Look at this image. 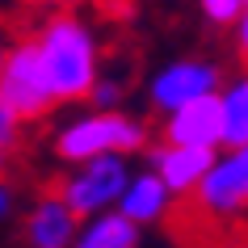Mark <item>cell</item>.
<instances>
[{
  "label": "cell",
  "instance_id": "17",
  "mask_svg": "<svg viewBox=\"0 0 248 248\" xmlns=\"http://www.w3.org/2000/svg\"><path fill=\"white\" fill-rule=\"evenodd\" d=\"M34 9H42V13H55V9H76L80 0H30Z\"/></svg>",
  "mask_w": 248,
  "mask_h": 248
},
{
  "label": "cell",
  "instance_id": "6",
  "mask_svg": "<svg viewBox=\"0 0 248 248\" xmlns=\"http://www.w3.org/2000/svg\"><path fill=\"white\" fill-rule=\"evenodd\" d=\"M223 80H227V72L215 59H198V55L172 59L160 72H152V80H147V101H152V109L169 114V109H177L185 101H198V97L219 93Z\"/></svg>",
  "mask_w": 248,
  "mask_h": 248
},
{
  "label": "cell",
  "instance_id": "10",
  "mask_svg": "<svg viewBox=\"0 0 248 248\" xmlns=\"http://www.w3.org/2000/svg\"><path fill=\"white\" fill-rule=\"evenodd\" d=\"M160 139L164 143H189V147H219V105H215V93L169 109L164 122H160Z\"/></svg>",
  "mask_w": 248,
  "mask_h": 248
},
{
  "label": "cell",
  "instance_id": "8",
  "mask_svg": "<svg viewBox=\"0 0 248 248\" xmlns=\"http://www.w3.org/2000/svg\"><path fill=\"white\" fill-rule=\"evenodd\" d=\"M143 152H147V169L169 185V194L172 198H189V189L198 185V177L206 172L210 156H215L219 147H189V143H160V147H152L147 143Z\"/></svg>",
  "mask_w": 248,
  "mask_h": 248
},
{
  "label": "cell",
  "instance_id": "4",
  "mask_svg": "<svg viewBox=\"0 0 248 248\" xmlns=\"http://www.w3.org/2000/svg\"><path fill=\"white\" fill-rule=\"evenodd\" d=\"M126 172H131V156H89V160L67 164V172L55 185V194L72 206L76 219H84V215L114 206L122 185H126Z\"/></svg>",
  "mask_w": 248,
  "mask_h": 248
},
{
  "label": "cell",
  "instance_id": "13",
  "mask_svg": "<svg viewBox=\"0 0 248 248\" xmlns=\"http://www.w3.org/2000/svg\"><path fill=\"white\" fill-rule=\"evenodd\" d=\"M89 105L97 109H118V105H126V76H114V72H97V80L89 84Z\"/></svg>",
  "mask_w": 248,
  "mask_h": 248
},
{
  "label": "cell",
  "instance_id": "15",
  "mask_svg": "<svg viewBox=\"0 0 248 248\" xmlns=\"http://www.w3.org/2000/svg\"><path fill=\"white\" fill-rule=\"evenodd\" d=\"M21 139H26V122H21V114H13L9 105L0 101V152L13 156L17 147H21Z\"/></svg>",
  "mask_w": 248,
  "mask_h": 248
},
{
  "label": "cell",
  "instance_id": "19",
  "mask_svg": "<svg viewBox=\"0 0 248 248\" xmlns=\"http://www.w3.org/2000/svg\"><path fill=\"white\" fill-rule=\"evenodd\" d=\"M4 46H9V42H4V34H0V59H4Z\"/></svg>",
  "mask_w": 248,
  "mask_h": 248
},
{
  "label": "cell",
  "instance_id": "16",
  "mask_svg": "<svg viewBox=\"0 0 248 248\" xmlns=\"http://www.w3.org/2000/svg\"><path fill=\"white\" fill-rule=\"evenodd\" d=\"M17 202H21V194H17V185L0 172V223H9L17 215Z\"/></svg>",
  "mask_w": 248,
  "mask_h": 248
},
{
  "label": "cell",
  "instance_id": "9",
  "mask_svg": "<svg viewBox=\"0 0 248 248\" xmlns=\"http://www.w3.org/2000/svg\"><path fill=\"white\" fill-rule=\"evenodd\" d=\"M76 215L63 198L46 189L30 202L26 219H21V232H26V248H67L72 235H76Z\"/></svg>",
  "mask_w": 248,
  "mask_h": 248
},
{
  "label": "cell",
  "instance_id": "5",
  "mask_svg": "<svg viewBox=\"0 0 248 248\" xmlns=\"http://www.w3.org/2000/svg\"><path fill=\"white\" fill-rule=\"evenodd\" d=\"M0 101L13 114H21V122H38V118H46L55 109L30 38L4 46V59H0Z\"/></svg>",
  "mask_w": 248,
  "mask_h": 248
},
{
  "label": "cell",
  "instance_id": "7",
  "mask_svg": "<svg viewBox=\"0 0 248 248\" xmlns=\"http://www.w3.org/2000/svg\"><path fill=\"white\" fill-rule=\"evenodd\" d=\"M172 206H177V198L169 194V185L160 181L152 169H131L122 194L114 202V210L126 215L135 227H160V223H169Z\"/></svg>",
  "mask_w": 248,
  "mask_h": 248
},
{
  "label": "cell",
  "instance_id": "1",
  "mask_svg": "<svg viewBox=\"0 0 248 248\" xmlns=\"http://www.w3.org/2000/svg\"><path fill=\"white\" fill-rule=\"evenodd\" d=\"M38 72L46 80L55 105H84L89 84L101 72V38L97 30L76 17V9H55L42 17V26L30 34Z\"/></svg>",
  "mask_w": 248,
  "mask_h": 248
},
{
  "label": "cell",
  "instance_id": "12",
  "mask_svg": "<svg viewBox=\"0 0 248 248\" xmlns=\"http://www.w3.org/2000/svg\"><path fill=\"white\" fill-rule=\"evenodd\" d=\"M219 105V147H248V84L244 76L223 80L215 93Z\"/></svg>",
  "mask_w": 248,
  "mask_h": 248
},
{
  "label": "cell",
  "instance_id": "14",
  "mask_svg": "<svg viewBox=\"0 0 248 248\" xmlns=\"http://www.w3.org/2000/svg\"><path fill=\"white\" fill-rule=\"evenodd\" d=\"M198 13L206 17L210 26L227 30L232 21H240V17L248 13V0H198Z\"/></svg>",
  "mask_w": 248,
  "mask_h": 248
},
{
  "label": "cell",
  "instance_id": "11",
  "mask_svg": "<svg viewBox=\"0 0 248 248\" xmlns=\"http://www.w3.org/2000/svg\"><path fill=\"white\" fill-rule=\"evenodd\" d=\"M139 244H143V227H135L126 215L109 206L97 215H84L67 248H139Z\"/></svg>",
  "mask_w": 248,
  "mask_h": 248
},
{
  "label": "cell",
  "instance_id": "18",
  "mask_svg": "<svg viewBox=\"0 0 248 248\" xmlns=\"http://www.w3.org/2000/svg\"><path fill=\"white\" fill-rule=\"evenodd\" d=\"M9 169V152H0V172Z\"/></svg>",
  "mask_w": 248,
  "mask_h": 248
},
{
  "label": "cell",
  "instance_id": "3",
  "mask_svg": "<svg viewBox=\"0 0 248 248\" xmlns=\"http://www.w3.org/2000/svg\"><path fill=\"white\" fill-rule=\"evenodd\" d=\"M189 202L202 219L219 223H240L248 206V147H219L210 156L206 172L189 189Z\"/></svg>",
  "mask_w": 248,
  "mask_h": 248
},
{
  "label": "cell",
  "instance_id": "2",
  "mask_svg": "<svg viewBox=\"0 0 248 248\" xmlns=\"http://www.w3.org/2000/svg\"><path fill=\"white\" fill-rule=\"evenodd\" d=\"M147 143H152L147 122L126 114L122 105L118 109H97V105L80 109L51 135V152L63 164H76L89 156H139Z\"/></svg>",
  "mask_w": 248,
  "mask_h": 248
}]
</instances>
